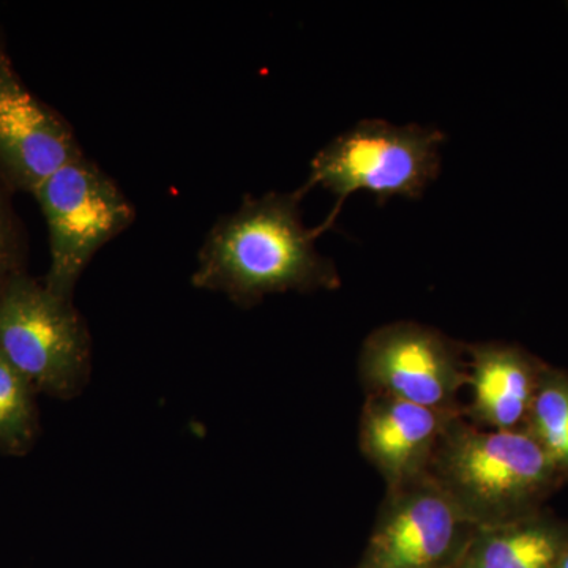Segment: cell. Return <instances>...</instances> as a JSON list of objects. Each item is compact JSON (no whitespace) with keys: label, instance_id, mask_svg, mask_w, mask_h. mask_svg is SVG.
<instances>
[{"label":"cell","instance_id":"obj_1","mask_svg":"<svg viewBox=\"0 0 568 568\" xmlns=\"http://www.w3.org/2000/svg\"><path fill=\"white\" fill-rule=\"evenodd\" d=\"M304 192L246 196L205 237L192 283L226 295L235 305H256L271 294L335 290L338 272L316 248L325 224L308 230L302 220Z\"/></svg>","mask_w":568,"mask_h":568},{"label":"cell","instance_id":"obj_2","mask_svg":"<svg viewBox=\"0 0 568 568\" xmlns=\"http://www.w3.org/2000/svg\"><path fill=\"white\" fill-rule=\"evenodd\" d=\"M556 474L526 429L480 428L463 414L448 424L428 469L477 529L523 519Z\"/></svg>","mask_w":568,"mask_h":568},{"label":"cell","instance_id":"obj_3","mask_svg":"<svg viewBox=\"0 0 568 568\" xmlns=\"http://www.w3.org/2000/svg\"><path fill=\"white\" fill-rule=\"evenodd\" d=\"M444 142L446 133L435 126L365 119L316 153L302 192L321 185L335 194L338 203L324 223L327 227L346 197L361 190L375 194L381 204L395 196L417 200L439 175Z\"/></svg>","mask_w":568,"mask_h":568},{"label":"cell","instance_id":"obj_4","mask_svg":"<svg viewBox=\"0 0 568 568\" xmlns=\"http://www.w3.org/2000/svg\"><path fill=\"white\" fill-rule=\"evenodd\" d=\"M0 354L55 399L80 396L91 381L92 339L73 301L22 272L0 291Z\"/></svg>","mask_w":568,"mask_h":568},{"label":"cell","instance_id":"obj_5","mask_svg":"<svg viewBox=\"0 0 568 568\" xmlns=\"http://www.w3.org/2000/svg\"><path fill=\"white\" fill-rule=\"evenodd\" d=\"M47 220L50 267L44 286L63 301L93 256L134 222L133 204L110 175L81 156L52 174L33 193Z\"/></svg>","mask_w":568,"mask_h":568},{"label":"cell","instance_id":"obj_6","mask_svg":"<svg viewBox=\"0 0 568 568\" xmlns=\"http://www.w3.org/2000/svg\"><path fill=\"white\" fill-rule=\"evenodd\" d=\"M465 354L466 346L443 332L402 321L366 336L358 369L366 394L463 414L458 398L467 387Z\"/></svg>","mask_w":568,"mask_h":568},{"label":"cell","instance_id":"obj_7","mask_svg":"<svg viewBox=\"0 0 568 568\" xmlns=\"http://www.w3.org/2000/svg\"><path fill=\"white\" fill-rule=\"evenodd\" d=\"M476 526L432 477L387 491L358 568H455Z\"/></svg>","mask_w":568,"mask_h":568},{"label":"cell","instance_id":"obj_8","mask_svg":"<svg viewBox=\"0 0 568 568\" xmlns=\"http://www.w3.org/2000/svg\"><path fill=\"white\" fill-rule=\"evenodd\" d=\"M81 156L70 123L29 91L6 52L0 58V173L11 189L33 194Z\"/></svg>","mask_w":568,"mask_h":568},{"label":"cell","instance_id":"obj_9","mask_svg":"<svg viewBox=\"0 0 568 568\" xmlns=\"http://www.w3.org/2000/svg\"><path fill=\"white\" fill-rule=\"evenodd\" d=\"M457 416L462 414L366 394L358 443L362 454L386 481L387 491L428 476L444 432Z\"/></svg>","mask_w":568,"mask_h":568},{"label":"cell","instance_id":"obj_10","mask_svg":"<svg viewBox=\"0 0 568 568\" xmlns=\"http://www.w3.org/2000/svg\"><path fill=\"white\" fill-rule=\"evenodd\" d=\"M469 406L463 417L480 428L525 429L541 375L518 347L500 343L466 346Z\"/></svg>","mask_w":568,"mask_h":568},{"label":"cell","instance_id":"obj_11","mask_svg":"<svg viewBox=\"0 0 568 568\" xmlns=\"http://www.w3.org/2000/svg\"><path fill=\"white\" fill-rule=\"evenodd\" d=\"M560 556L556 529L523 518L477 529L455 568H552Z\"/></svg>","mask_w":568,"mask_h":568},{"label":"cell","instance_id":"obj_12","mask_svg":"<svg viewBox=\"0 0 568 568\" xmlns=\"http://www.w3.org/2000/svg\"><path fill=\"white\" fill-rule=\"evenodd\" d=\"M36 388L0 354V455L26 457L40 436Z\"/></svg>","mask_w":568,"mask_h":568},{"label":"cell","instance_id":"obj_13","mask_svg":"<svg viewBox=\"0 0 568 568\" xmlns=\"http://www.w3.org/2000/svg\"><path fill=\"white\" fill-rule=\"evenodd\" d=\"M556 470H568V381L541 375L525 426Z\"/></svg>","mask_w":568,"mask_h":568},{"label":"cell","instance_id":"obj_14","mask_svg":"<svg viewBox=\"0 0 568 568\" xmlns=\"http://www.w3.org/2000/svg\"><path fill=\"white\" fill-rule=\"evenodd\" d=\"M10 183L0 173V291L24 271L26 245L21 223L11 204Z\"/></svg>","mask_w":568,"mask_h":568},{"label":"cell","instance_id":"obj_15","mask_svg":"<svg viewBox=\"0 0 568 568\" xmlns=\"http://www.w3.org/2000/svg\"><path fill=\"white\" fill-rule=\"evenodd\" d=\"M552 568H568V555L560 556V559L558 562H556V566Z\"/></svg>","mask_w":568,"mask_h":568},{"label":"cell","instance_id":"obj_16","mask_svg":"<svg viewBox=\"0 0 568 568\" xmlns=\"http://www.w3.org/2000/svg\"><path fill=\"white\" fill-rule=\"evenodd\" d=\"M6 54V48H3L2 36H0V58Z\"/></svg>","mask_w":568,"mask_h":568}]
</instances>
